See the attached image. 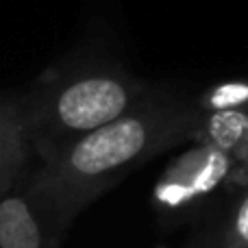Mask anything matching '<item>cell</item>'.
Masks as SVG:
<instances>
[{
  "instance_id": "7a4b0ae2",
  "label": "cell",
  "mask_w": 248,
  "mask_h": 248,
  "mask_svg": "<svg viewBox=\"0 0 248 248\" xmlns=\"http://www.w3.org/2000/svg\"><path fill=\"white\" fill-rule=\"evenodd\" d=\"M153 92L128 74L85 70L63 77L24 98L31 146L44 157L148 100Z\"/></svg>"
},
{
  "instance_id": "3957f363",
  "label": "cell",
  "mask_w": 248,
  "mask_h": 248,
  "mask_svg": "<svg viewBox=\"0 0 248 248\" xmlns=\"http://www.w3.org/2000/svg\"><path fill=\"white\" fill-rule=\"evenodd\" d=\"M235 170L229 155L205 144H196L183 157L174 159L155 187V201L163 209H185L209 196Z\"/></svg>"
},
{
  "instance_id": "52a82bcc",
  "label": "cell",
  "mask_w": 248,
  "mask_h": 248,
  "mask_svg": "<svg viewBox=\"0 0 248 248\" xmlns=\"http://www.w3.org/2000/svg\"><path fill=\"white\" fill-rule=\"evenodd\" d=\"M196 107L202 113L224 109H248V81H224L211 85L198 98Z\"/></svg>"
},
{
  "instance_id": "ba28073f",
  "label": "cell",
  "mask_w": 248,
  "mask_h": 248,
  "mask_svg": "<svg viewBox=\"0 0 248 248\" xmlns=\"http://www.w3.org/2000/svg\"><path fill=\"white\" fill-rule=\"evenodd\" d=\"M224 248H248V192L233 209L224 233Z\"/></svg>"
},
{
  "instance_id": "8992f818",
  "label": "cell",
  "mask_w": 248,
  "mask_h": 248,
  "mask_svg": "<svg viewBox=\"0 0 248 248\" xmlns=\"http://www.w3.org/2000/svg\"><path fill=\"white\" fill-rule=\"evenodd\" d=\"M192 141L211 146L248 168V109L202 113Z\"/></svg>"
},
{
  "instance_id": "6da1fadb",
  "label": "cell",
  "mask_w": 248,
  "mask_h": 248,
  "mask_svg": "<svg viewBox=\"0 0 248 248\" xmlns=\"http://www.w3.org/2000/svg\"><path fill=\"white\" fill-rule=\"evenodd\" d=\"M201 116L196 105L150 96L118 120L46 153L31 187L70 222L133 168L192 140Z\"/></svg>"
},
{
  "instance_id": "5b68a950",
  "label": "cell",
  "mask_w": 248,
  "mask_h": 248,
  "mask_svg": "<svg viewBox=\"0 0 248 248\" xmlns=\"http://www.w3.org/2000/svg\"><path fill=\"white\" fill-rule=\"evenodd\" d=\"M31 137L24 98H0V194H7L26 163Z\"/></svg>"
},
{
  "instance_id": "277c9868",
  "label": "cell",
  "mask_w": 248,
  "mask_h": 248,
  "mask_svg": "<svg viewBox=\"0 0 248 248\" xmlns=\"http://www.w3.org/2000/svg\"><path fill=\"white\" fill-rule=\"evenodd\" d=\"M68 220L31 187L0 198V248H55Z\"/></svg>"
}]
</instances>
